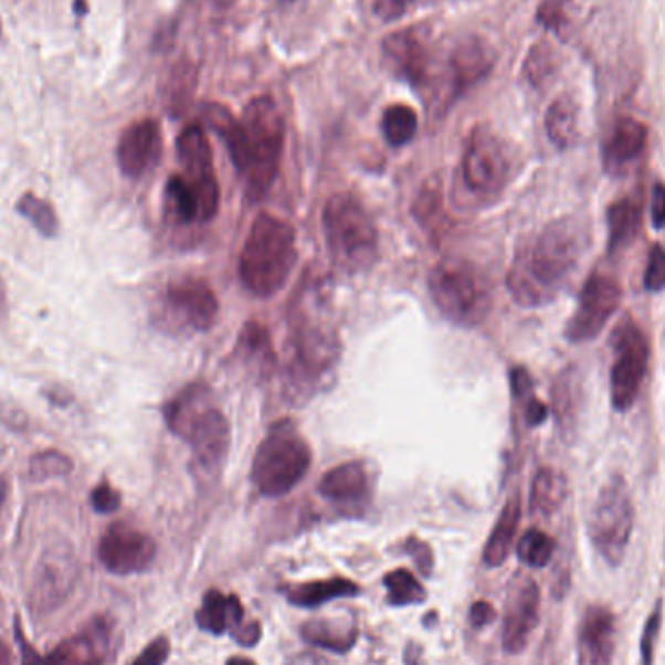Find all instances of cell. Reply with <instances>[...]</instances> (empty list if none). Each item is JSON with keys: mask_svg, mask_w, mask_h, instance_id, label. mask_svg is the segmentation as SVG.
Here are the masks:
<instances>
[{"mask_svg": "<svg viewBox=\"0 0 665 665\" xmlns=\"http://www.w3.org/2000/svg\"><path fill=\"white\" fill-rule=\"evenodd\" d=\"M592 245L584 217L552 220L524 245L508 271V291L524 308H541L559 298Z\"/></svg>", "mask_w": 665, "mask_h": 665, "instance_id": "cell-1", "label": "cell"}, {"mask_svg": "<svg viewBox=\"0 0 665 665\" xmlns=\"http://www.w3.org/2000/svg\"><path fill=\"white\" fill-rule=\"evenodd\" d=\"M298 261L296 232L283 219L261 212L240 255V278L250 293L268 298L283 291Z\"/></svg>", "mask_w": 665, "mask_h": 665, "instance_id": "cell-2", "label": "cell"}, {"mask_svg": "<svg viewBox=\"0 0 665 665\" xmlns=\"http://www.w3.org/2000/svg\"><path fill=\"white\" fill-rule=\"evenodd\" d=\"M321 222L325 244L337 267L347 273L372 267L378 260V230L357 197L349 193L329 197Z\"/></svg>", "mask_w": 665, "mask_h": 665, "instance_id": "cell-3", "label": "cell"}, {"mask_svg": "<svg viewBox=\"0 0 665 665\" xmlns=\"http://www.w3.org/2000/svg\"><path fill=\"white\" fill-rule=\"evenodd\" d=\"M429 293L440 314L460 327L479 325L490 308L487 275L463 257H446L432 268Z\"/></svg>", "mask_w": 665, "mask_h": 665, "instance_id": "cell-4", "label": "cell"}, {"mask_svg": "<svg viewBox=\"0 0 665 665\" xmlns=\"http://www.w3.org/2000/svg\"><path fill=\"white\" fill-rule=\"evenodd\" d=\"M312 465V450L293 421L276 422L253 457L252 479L268 498L288 495Z\"/></svg>", "mask_w": 665, "mask_h": 665, "instance_id": "cell-5", "label": "cell"}, {"mask_svg": "<svg viewBox=\"0 0 665 665\" xmlns=\"http://www.w3.org/2000/svg\"><path fill=\"white\" fill-rule=\"evenodd\" d=\"M242 125L250 148L245 189L252 201H260L273 186L281 168L286 127L275 99L268 96H257L245 106Z\"/></svg>", "mask_w": 665, "mask_h": 665, "instance_id": "cell-6", "label": "cell"}, {"mask_svg": "<svg viewBox=\"0 0 665 665\" xmlns=\"http://www.w3.org/2000/svg\"><path fill=\"white\" fill-rule=\"evenodd\" d=\"M633 529V498L625 479L615 475L601 487L595 498L588 521V536L601 559L611 567H619L625 559Z\"/></svg>", "mask_w": 665, "mask_h": 665, "instance_id": "cell-7", "label": "cell"}, {"mask_svg": "<svg viewBox=\"0 0 665 665\" xmlns=\"http://www.w3.org/2000/svg\"><path fill=\"white\" fill-rule=\"evenodd\" d=\"M615 362L611 368V405L625 413L636 403L646 382L650 365V342L638 325L626 319L613 332Z\"/></svg>", "mask_w": 665, "mask_h": 665, "instance_id": "cell-8", "label": "cell"}, {"mask_svg": "<svg viewBox=\"0 0 665 665\" xmlns=\"http://www.w3.org/2000/svg\"><path fill=\"white\" fill-rule=\"evenodd\" d=\"M621 298L623 291L615 276L605 273L588 276L578 296L577 309L564 327V337L570 342H588L600 337L621 306Z\"/></svg>", "mask_w": 665, "mask_h": 665, "instance_id": "cell-9", "label": "cell"}, {"mask_svg": "<svg viewBox=\"0 0 665 665\" xmlns=\"http://www.w3.org/2000/svg\"><path fill=\"white\" fill-rule=\"evenodd\" d=\"M511 176L510 148L488 129H477L463 156V178L479 196L500 193Z\"/></svg>", "mask_w": 665, "mask_h": 665, "instance_id": "cell-10", "label": "cell"}, {"mask_svg": "<svg viewBox=\"0 0 665 665\" xmlns=\"http://www.w3.org/2000/svg\"><path fill=\"white\" fill-rule=\"evenodd\" d=\"M76 578H78V560L74 557L71 547L55 545L50 551L43 552L33 572L30 595H28L33 611L40 615H48L59 605H63L66 598L73 593Z\"/></svg>", "mask_w": 665, "mask_h": 665, "instance_id": "cell-11", "label": "cell"}, {"mask_svg": "<svg viewBox=\"0 0 665 665\" xmlns=\"http://www.w3.org/2000/svg\"><path fill=\"white\" fill-rule=\"evenodd\" d=\"M156 551L158 549L152 537L130 528L127 524L109 526L98 543L99 562L115 577L145 572L152 567Z\"/></svg>", "mask_w": 665, "mask_h": 665, "instance_id": "cell-12", "label": "cell"}, {"mask_svg": "<svg viewBox=\"0 0 665 665\" xmlns=\"http://www.w3.org/2000/svg\"><path fill=\"white\" fill-rule=\"evenodd\" d=\"M163 306L179 324L196 331H209L219 319V298L211 286L197 276H181L168 284Z\"/></svg>", "mask_w": 665, "mask_h": 665, "instance_id": "cell-13", "label": "cell"}, {"mask_svg": "<svg viewBox=\"0 0 665 665\" xmlns=\"http://www.w3.org/2000/svg\"><path fill=\"white\" fill-rule=\"evenodd\" d=\"M383 65L399 81L422 88L431 76V48L421 30L405 28L382 41Z\"/></svg>", "mask_w": 665, "mask_h": 665, "instance_id": "cell-14", "label": "cell"}, {"mask_svg": "<svg viewBox=\"0 0 665 665\" xmlns=\"http://www.w3.org/2000/svg\"><path fill=\"white\" fill-rule=\"evenodd\" d=\"M114 642V623L107 616L89 619L81 633L61 642L43 665H107Z\"/></svg>", "mask_w": 665, "mask_h": 665, "instance_id": "cell-15", "label": "cell"}, {"mask_svg": "<svg viewBox=\"0 0 665 665\" xmlns=\"http://www.w3.org/2000/svg\"><path fill=\"white\" fill-rule=\"evenodd\" d=\"M117 166L125 178H142L162 156V129L156 119L130 123L117 142Z\"/></svg>", "mask_w": 665, "mask_h": 665, "instance_id": "cell-16", "label": "cell"}, {"mask_svg": "<svg viewBox=\"0 0 665 665\" xmlns=\"http://www.w3.org/2000/svg\"><path fill=\"white\" fill-rule=\"evenodd\" d=\"M541 611V592L531 578H521L511 588L504 615L503 646L508 654H521L536 631Z\"/></svg>", "mask_w": 665, "mask_h": 665, "instance_id": "cell-17", "label": "cell"}, {"mask_svg": "<svg viewBox=\"0 0 665 665\" xmlns=\"http://www.w3.org/2000/svg\"><path fill=\"white\" fill-rule=\"evenodd\" d=\"M495 51L479 35H467L454 45L447 57V76L452 98L485 81L495 66Z\"/></svg>", "mask_w": 665, "mask_h": 665, "instance_id": "cell-18", "label": "cell"}, {"mask_svg": "<svg viewBox=\"0 0 665 665\" xmlns=\"http://www.w3.org/2000/svg\"><path fill=\"white\" fill-rule=\"evenodd\" d=\"M616 648V619L605 605L585 609L580 631L578 652L582 665H611Z\"/></svg>", "mask_w": 665, "mask_h": 665, "instance_id": "cell-19", "label": "cell"}, {"mask_svg": "<svg viewBox=\"0 0 665 665\" xmlns=\"http://www.w3.org/2000/svg\"><path fill=\"white\" fill-rule=\"evenodd\" d=\"M186 442L193 447V455L201 469L209 473L219 469L230 446V426L226 416L212 405L191 426Z\"/></svg>", "mask_w": 665, "mask_h": 665, "instance_id": "cell-20", "label": "cell"}, {"mask_svg": "<svg viewBox=\"0 0 665 665\" xmlns=\"http://www.w3.org/2000/svg\"><path fill=\"white\" fill-rule=\"evenodd\" d=\"M648 145V127L623 117L615 123L603 145V168L611 176H621L633 166Z\"/></svg>", "mask_w": 665, "mask_h": 665, "instance_id": "cell-21", "label": "cell"}, {"mask_svg": "<svg viewBox=\"0 0 665 665\" xmlns=\"http://www.w3.org/2000/svg\"><path fill=\"white\" fill-rule=\"evenodd\" d=\"M211 391L204 383H191L179 391L163 409L166 424L176 436L186 440L199 416L211 409Z\"/></svg>", "mask_w": 665, "mask_h": 665, "instance_id": "cell-22", "label": "cell"}, {"mask_svg": "<svg viewBox=\"0 0 665 665\" xmlns=\"http://www.w3.org/2000/svg\"><path fill=\"white\" fill-rule=\"evenodd\" d=\"M203 119L222 140H226L228 152L235 170L245 173L250 163V148L242 122H238L234 114L222 104H204Z\"/></svg>", "mask_w": 665, "mask_h": 665, "instance_id": "cell-23", "label": "cell"}, {"mask_svg": "<svg viewBox=\"0 0 665 665\" xmlns=\"http://www.w3.org/2000/svg\"><path fill=\"white\" fill-rule=\"evenodd\" d=\"M178 158L183 176L189 179L217 178L212 163V148L201 125H189L179 133Z\"/></svg>", "mask_w": 665, "mask_h": 665, "instance_id": "cell-24", "label": "cell"}, {"mask_svg": "<svg viewBox=\"0 0 665 665\" xmlns=\"http://www.w3.org/2000/svg\"><path fill=\"white\" fill-rule=\"evenodd\" d=\"M370 485L368 469L362 462H347L332 467L319 483V493L332 503H352L366 495Z\"/></svg>", "mask_w": 665, "mask_h": 665, "instance_id": "cell-25", "label": "cell"}, {"mask_svg": "<svg viewBox=\"0 0 665 665\" xmlns=\"http://www.w3.org/2000/svg\"><path fill=\"white\" fill-rule=\"evenodd\" d=\"M197 625L212 634H222L224 631L234 633L238 626L244 623V608L242 601L235 595H224L219 590H209L204 593L201 609L197 611Z\"/></svg>", "mask_w": 665, "mask_h": 665, "instance_id": "cell-26", "label": "cell"}, {"mask_svg": "<svg viewBox=\"0 0 665 665\" xmlns=\"http://www.w3.org/2000/svg\"><path fill=\"white\" fill-rule=\"evenodd\" d=\"M642 207L636 197H623L608 209L609 252L615 253L633 244L641 230Z\"/></svg>", "mask_w": 665, "mask_h": 665, "instance_id": "cell-27", "label": "cell"}, {"mask_svg": "<svg viewBox=\"0 0 665 665\" xmlns=\"http://www.w3.org/2000/svg\"><path fill=\"white\" fill-rule=\"evenodd\" d=\"M519 518H521V504H519L518 496H514L500 511L493 534L485 545L483 560L487 567H500L508 559L514 541H516V534H518Z\"/></svg>", "mask_w": 665, "mask_h": 665, "instance_id": "cell-28", "label": "cell"}, {"mask_svg": "<svg viewBox=\"0 0 665 665\" xmlns=\"http://www.w3.org/2000/svg\"><path fill=\"white\" fill-rule=\"evenodd\" d=\"M197 88V66L189 59H181L171 65L162 84V102L168 114L173 117L187 112L193 102Z\"/></svg>", "mask_w": 665, "mask_h": 665, "instance_id": "cell-29", "label": "cell"}, {"mask_svg": "<svg viewBox=\"0 0 665 665\" xmlns=\"http://www.w3.org/2000/svg\"><path fill=\"white\" fill-rule=\"evenodd\" d=\"M545 130L555 147L560 150L574 147L580 133V115L572 96H559L552 102L545 115Z\"/></svg>", "mask_w": 665, "mask_h": 665, "instance_id": "cell-30", "label": "cell"}, {"mask_svg": "<svg viewBox=\"0 0 665 665\" xmlns=\"http://www.w3.org/2000/svg\"><path fill=\"white\" fill-rule=\"evenodd\" d=\"M358 585L345 578H331V580H317L309 584L293 585L286 590V598L296 608H319L327 601L339 600V598H352L358 595Z\"/></svg>", "mask_w": 665, "mask_h": 665, "instance_id": "cell-31", "label": "cell"}, {"mask_svg": "<svg viewBox=\"0 0 665 665\" xmlns=\"http://www.w3.org/2000/svg\"><path fill=\"white\" fill-rule=\"evenodd\" d=\"M567 493V477L560 471L551 469V467L537 471L534 483H531V495H529L531 511L541 514V516H551L562 506Z\"/></svg>", "mask_w": 665, "mask_h": 665, "instance_id": "cell-32", "label": "cell"}, {"mask_svg": "<svg viewBox=\"0 0 665 665\" xmlns=\"http://www.w3.org/2000/svg\"><path fill=\"white\" fill-rule=\"evenodd\" d=\"M302 636L316 648L345 654L357 642V629H342L339 625H331L324 619H314L302 626Z\"/></svg>", "mask_w": 665, "mask_h": 665, "instance_id": "cell-33", "label": "cell"}, {"mask_svg": "<svg viewBox=\"0 0 665 665\" xmlns=\"http://www.w3.org/2000/svg\"><path fill=\"white\" fill-rule=\"evenodd\" d=\"M382 130L391 147H405L419 130V115L413 107L393 104L383 112Z\"/></svg>", "mask_w": 665, "mask_h": 665, "instance_id": "cell-34", "label": "cell"}, {"mask_svg": "<svg viewBox=\"0 0 665 665\" xmlns=\"http://www.w3.org/2000/svg\"><path fill=\"white\" fill-rule=\"evenodd\" d=\"M17 212L24 217L32 226L45 238H55L59 234V217L53 204L35 193H24L18 199Z\"/></svg>", "mask_w": 665, "mask_h": 665, "instance_id": "cell-35", "label": "cell"}, {"mask_svg": "<svg viewBox=\"0 0 665 665\" xmlns=\"http://www.w3.org/2000/svg\"><path fill=\"white\" fill-rule=\"evenodd\" d=\"M557 543L541 529H528L518 541V557L529 568H543L551 562Z\"/></svg>", "mask_w": 665, "mask_h": 665, "instance_id": "cell-36", "label": "cell"}, {"mask_svg": "<svg viewBox=\"0 0 665 665\" xmlns=\"http://www.w3.org/2000/svg\"><path fill=\"white\" fill-rule=\"evenodd\" d=\"M383 584L388 588V600L395 608L403 605H416L426 600V592L421 582L409 572V570H393L383 578Z\"/></svg>", "mask_w": 665, "mask_h": 665, "instance_id": "cell-37", "label": "cell"}, {"mask_svg": "<svg viewBox=\"0 0 665 665\" xmlns=\"http://www.w3.org/2000/svg\"><path fill=\"white\" fill-rule=\"evenodd\" d=\"M559 66V57L557 51L552 50L547 41L536 43L526 57L524 63V74L528 78L529 84L534 86H543L551 81Z\"/></svg>", "mask_w": 665, "mask_h": 665, "instance_id": "cell-38", "label": "cell"}, {"mask_svg": "<svg viewBox=\"0 0 665 665\" xmlns=\"http://www.w3.org/2000/svg\"><path fill=\"white\" fill-rule=\"evenodd\" d=\"M74 463L68 455L59 452V450H45L40 454L33 455L28 465V475L35 483L63 477L73 471Z\"/></svg>", "mask_w": 665, "mask_h": 665, "instance_id": "cell-39", "label": "cell"}, {"mask_svg": "<svg viewBox=\"0 0 665 665\" xmlns=\"http://www.w3.org/2000/svg\"><path fill=\"white\" fill-rule=\"evenodd\" d=\"M442 209L444 204L439 187L426 186L414 203V217L422 222V226L429 228L432 232L434 228H440V220L444 217Z\"/></svg>", "mask_w": 665, "mask_h": 665, "instance_id": "cell-40", "label": "cell"}, {"mask_svg": "<svg viewBox=\"0 0 665 665\" xmlns=\"http://www.w3.org/2000/svg\"><path fill=\"white\" fill-rule=\"evenodd\" d=\"M568 20L567 0H543L537 10V22L555 33H564Z\"/></svg>", "mask_w": 665, "mask_h": 665, "instance_id": "cell-41", "label": "cell"}, {"mask_svg": "<svg viewBox=\"0 0 665 665\" xmlns=\"http://www.w3.org/2000/svg\"><path fill=\"white\" fill-rule=\"evenodd\" d=\"M644 286L650 293L665 291V247L654 244L650 247L648 263L644 271Z\"/></svg>", "mask_w": 665, "mask_h": 665, "instance_id": "cell-42", "label": "cell"}, {"mask_svg": "<svg viewBox=\"0 0 665 665\" xmlns=\"http://www.w3.org/2000/svg\"><path fill=\"white\" fill-rule=\"evenodd\" d=\"M659 629H662V603H657L654 611L650 613L648 621L642 631L641 665H654Z\"/></svg>", "mask_w": 665, "mask_h": 665, "instance_id": "cell-43", "label": "cell"}, {"mask_svg": "<svg viewBox=\"0 0 665 665\" xmlns=\"http://www.w3.org/2000/svg\"><path fill=\"white\" fill-rule=\"evenodd\" d=\"M89 504H92V508L98 511V514H112V511L119 510L122 495H119V490H115L109 483L104 481V483H99L98 487L92 490Z\"/></svg>", "mask_w": 665, "mask_h": 665, "instance_id": "cell-44", "label": "cell"}, {"mask_svg": "<svg viewBox=\"0 0 665 665\" xmlns=\"http://www.w3.org/2000/svg\"><path fill=\"white\" fill-rule=\"evenodd\" d=\"M170 641L166 636H158L129 665H163L170 657Z\"/></svg>", "mask_w": 665, "mask_h": 665, "instance_id": "cell-45", "label": "cell"}, {"mask_svg": "<svg viewBox=\"0 0 665 665\" xmlns=\"http://www.w3.org/2000/svg\"><path fill=\"white\" fill-rule=\"evenodd\" d=\"M416 0H373V14L382 22H395L405 17Z\"/></svg>", "mask_w": 665, "mask_h": 665, "instance_id": "cell-46", "label": "cell"}, {"mask_svg": "<svg viewBox=\"0 0 665 665\" xmlns=\"http://www.w3.org/2000/svg\"><path fill=\"white\" fill-rule=\"evenodd\" d=\"M407 551H409L411 557H414L416 564L421 568L422 574L429 577L432 572V564H434L431 547L426 543H422V541H416V539H411V541H407Z\"/></svg>", "mask_w": 665, "mask_h": 665, "instance_id": "cell-47", "label": "cell"}, {"mask_svg": "<svg viewBox=\"0 0 665 665\" xmlns=\"http://www.w3.org/2000/svg\"><path fill=\"white\" fill-rule=\"evenodd\" d=\"M650 211H652V224L662 230L665 228V186L656 183L652 189V201H650Z\"/></svg>", "mask_w": 665, "mask_h": 665, "instance_id": "cell-48", "label": "cell"}, {"mask_svg": "<svg viewBox=\"0 0 665 665\" xmlns=\"http://www.w3.org/2000/svg\"><path fill=\"white\" fill-rule=\"evenodd\" d=\"M511 390L514 395L518 399H531L534 398V382H531V376L528 370L524 368H516L511 370Z\"/></svg>", "mask_w": 665, "mask_h": 665, "instance_id": "cell-49", "label": "cell"}, {"mask_svg": "<svg viewBox=\"0 0 665 665\" xmlns=\"http://www.w3.org/2000/svg\"><path fill=\"white\" fill-rule=\"evenodd\" d=\"M496 619V611L488 601H477L473 603V608L469 611L471 625L475 629H483V626L490 625Z\"/></svg>", "mask_w": 665, "mask_h": 665, "instance_id": "cell-50", "label": "cell"}, {"mask_svg": "<svg viewBox=\"0 0 665 665\" xmlns=\"http://www.w3.org/2000/svg\"><path fill=\"white\" fill-rule=\"evenodd\" d=\"M232 636H234V641L240 642L242 646H255V644L260 642L261 636L260 623H257V621H250V623L244 621L242 625L235 629Z\"/></svg>", "mask_w": 665, "mask_h": 665, "instance_id": "cell-51", "label": "cell"}, {"mask_svg": "<svg viewBox=\"0 0 665 665\" xmlns=\"http://www.w3.org/2000/svg\"><path fill=\"white\" fill-rule=\"evenodd\" d=\"M18 646L22 650V665H43V656L25 641L22 629L17 625Z\"/></svg>", "mask_w": 665, "mask_h": 665, "instance_id": "cell-52", "label": "cell"}, {"mask_svg": "<svg viewBox=\"0 0 665 665\" xmlns=\"http://www.w3.org/2000/svg\"><path fill=\"white\" fill-rule=\"evenodd\" d=\"M547 407L541 403V401H537L536 398L528 399V403H526V419H528L529 426H537V424H541V422L547 419Z\"/></svg>", "mask_w": 665, "mask_h": 665, "instance_id": "cell-53", "label": "cell"}, {"mask_svg": "<svg viewBox=\"0 0 665 665\" xmlns=\"http://www.w3.org/2000/svg\"><path fill=\"white\" fill-rule=\"evenodd\" d=\"M405 664L422 665V650L419 644H414V642L407 644Z\"/></svg>", "mask_w": 665, "mask_h": 665, "instance_id": "cell-54", "label": "cell"}, {"mask_svg": "<svg viewBox=\"0 0 665 665\" xmlns=\"http://www.w3.org/2000/svg\"><path fill=\"white\" fill-rule=\"evenodd\" d=\"M0 665H12V652L2 638H0Z\"/></svg>", "mask_w": 665, "mask_h": 665, "instance_id": "cell-55", "label": "cell"}, {"mask_svg": "<svg viewBox=\"0 0 665 665\" xmlns=\"http://www.w3.org/2000/svg\"><path fill=\"white\" fill-rule=\"evenodd\" d=\"M7 496H9V481L0 475V510H2V506L7 503Z\"/></svg>", "mask_w": 665, "mask_h": 665, "instance_id": "cell-56", "label": "cell"}, {"mask_svg": "<svg viewBox=\"0 0 665 665\" xmlns=\"http://www.w3.org/2000/svg\"><path fill=\"white\" fill-rule=\"evenodd\" d=\"M4 309H7V291H4L2 281H0V317L4 316Z\"/></svg>", "mask_w": 665, "mask_h": 665, "instance_id": "cell-57", "label": "cell"}, {"mask_svg": "<svg viewBox=\"0 0 665 665\" xmlns=\"http://www.w3.org/2000/svg\"><path fill=\"white\" fill-rule=\"evenodd\" d=\"M226 665H255V664H253L252 659H247V657L235 656V657H230V659H228Z\"/></svg>", "mask_w": 665, "mask_h": 665, "instance_id": "cell-58", "label": "cell"}, {"mask_svg": "<svg viewBox=\"0 0 665 665\" xmlns=\"http://www.w3.org/2000/svg\"><path fill=\"white\" fill-rule=\"evenodd\" d=\"M74 9L78 10V14H84V12H86V4H84V0H76V2H74Z\"/></svg>", "mask_w": 665, "mask_h": 665, "instance_id": "cell-59", "label": "cell"}, {"mask_svg": "<svg viewBox=\"0 0 665 665\" xmlns=\"http://www.w3.org/2000/svg\"><path fill=\"white\" fill-rule=\"evenodd\" d=\"M283 4H294V2H298V0H281Z\"/></svg>", "mask_w": 665, "mask_h": 665, "instance_id": "cell-60", "label": "cell"}, {"mask_svg": "<svg viewBox=\"0 0 665 665\" xmlns=\"http://www.w3.org/2000/svg\"><path fill=\"white\" fill-rule=\"evenodd\" d=\"M0 35H2V22H0Z\"/></svg>", "mask_w": 665, "mask_h": 665, "instance_id": "cell-61", "label": "cell"}]
</instances>
